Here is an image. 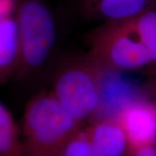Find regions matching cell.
I'll return each instance as SVG.
<instances>
[{"mask_svg": "<svg viewBox=\"0 0 156 156\" xmlns=\"http://www.w3.org/2000/svg\"><path fill=\"white\" fill-rule=\"evenodd\" d=\"M90 52L108 69L133 70L156 63V5L108 22L92 40Z\"/></svg>", "mask_w": 156, "mask_h": 156, "instance_id": "1", "label": "cell"}, {"mask_svg": "<svg viewBox=\"0 0 156 156\" xmlns=\"http://www.w3.org/2000/svg\"><path fill=\"white\" fill-rule=\"evenodd\" d=\"M82 127L54 95L41 92L25 107L20 131L23 156H62L74 134Z\"/></svg>", "mask_w": 156, "mask_h": 156, "instance_id": "2", "label": "cell"}, {"mask_svg": "<svg viewBox=\"0 0 156 156\" xmlns=\"http://www.w3.org/2000/svg\"><path fill=\"white\" fill-rule=\"evenodd\" d=\"M18 56L13 76L24 78L37 71L56 42V25L42 0H19L16 14Z\"/></svg>", "mask_w": 156, "mask_h": 156, "instance_id": "3", "label": "cell"}, {"mask_svg": "<svg viewBox=\"0 0 156 156\" xmlns=\"http://www.w3.org/2000/svg\"><path fill=\"white\" fill-rule=\"evenodd\" d=\"M104 68L93 58L70 64L58 74L51 93L78 122L96 115Z\"/></svg>", "mask_w": 156, "mask_h": 156, "instance_id": "4", "label": "cell"}, {"mask_svg": "<svg viewBox=\"0 0 156 156\" xmlns=\"http://www.w3.org/2000/svg\"><path fill=\"white\" fill-rule=\"evenodd\" d=\"M122 128L129 147L156 145V101L136 96L114 117Z\"/></svg>", "mask_w": 156, "mask_h": 156, "instance_id": "5", "label": "cell"}, {"mask_svg": "<svg viewBox=\"0 0 156 156\" xmlns=\"http://www.w3.org/2000/svg\"><path fill=\"white\" fill-rule=\"evenodd\" d=\"M86 130L94 156H125L128 152L127 136L115 118H95Z\"/></svg>", "mask_w": 156, "mask_h": 156, "instance_id": "6", "label": "cell"}, {"mask_svg": "<svg viewBox=\"0 0 156 156\" xmlns=\"http://www.w3.org/2000/svg\"><path fill=\"white\" fill-rule=\"evenodd\" d=\"M91 14L113 22L137 15L156 5V0H83Z\"/></svg>", "mask_w": 156, "mask_h": 156, "instance_id": "7", "label": "cell"}, {"mask_svg": "<svg viewBox=\"0 0 156 156\" xmlns=\"http://www.w3.org/2000/svg\"><path fill=\"white\" fill-rule=\"evenodd\" d=\"M18 56L16 17L0 16V83L14 75Z\"/></svg>", "mask_w": 156, "mask_h": 156, "instance_id": "8", "label": "cell"}, {"mask_svg": "<svg viewBox=\"0 0 156 156\" xmlns=\"http://www.w3.org/2000/svg\"><path fill=\"white\" fill-rule=\"evenodd\" d=\"M0 156H23L21 134L15 120L0 101Z\"/></svg>", "mask_w": 156, "mask_h": 156, "instance_id": "9", "label": "cell"}, {"mask_svg": "<svg viewBox=\"0 0 156 156\" xmlns=\"http://www.w3.org/2000/svg\"><path fill=\"white\" fill-rule=\"evenodd\" d=\"M62 156H94L86 128L81 127L74 134L65 147Z\"/></svg>", "mask_w": 156, "mask_h": 156, "instance_id": "10", "label": "cell"}, {"mask_svg": "<svg viewBox=\"0 0 156 156\" xmlns=\"http://www.w3.org/2000/svg\"><path fill=\"white\" fill-rule=\"evenodd\" d=\"M125 156H156V145L128 147Z\"/></svg>", "mask_w": 156, "mask_h": 156, "instance_id": "11", "label": "cell"}]
</instances>
